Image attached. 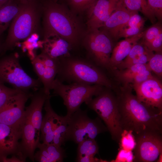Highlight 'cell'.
<instances>
[{"label":"cell","instance_id":"37","mask_svg":"<svg viewBox=\"0 0 162 162\" xmlns=\"http://www.w3.org/2000/svg\"><path fill=\"white\" fill-rule=\"evenodd\" d=\"M145 21V20L139 14L138 12L136 11L131 15L123 28L144 26Z\"/></svg>","mask_w":162,"mask_h":162},{"label":"cell","instance_id":"5","mask_svg":"<svg viewBox=\"0 0 162 162\" xmlns=\"http://www.w3.org/2000/svg\"><path fill=\"white\" fill-rule=\"evenodd\" d=\"M105 123L112 140L119 142L123 131L120 122L117 101L113 91L104 87L100 93L87 104Z\"/></svg>","mask_w":162,"mask_h":162},{"label":"cell","instance_id":"36","mask_svg":"<svg viewBox=\"0 0 162 162\" xmlns=\"http://www.w3.org/2000/svg\"><path fill=\"white\" fill-rule=\"evenodd\" d=\"M134 158L132 151L120 148L116 159L111 161L113 162H132Z\"/></svg>","mask_w":162,"mask_h":162},{"label":"cell","instance_id":"28","mask_svg":"<svg viewBox=\"0 0 162 162\" xmlns=\"http://www.w3.org/2000/svg\"><path fill=\"white\" fill-rule=\"evenodd\" d=\"M148 68L161 80L162 77V51L156 52L146 63Z\"/></svg>","mask_w":162,"mask_h":162},{"label":"cell","instance_id":"21","mask_svg":"<svg viewBox=\"0 0 162 162\" xmlns=\"http://www.w3.org/2000/svg\"><path fill=\"white\" fill-rule=\"evenodd\" d=\"M38 148L39 150L34 154V158L39 162H62L65 157L64 148L53 143L40 142Z\"/></svg>","mask_w":162,"mask_h":162},{"label":"cell","instance_id":"6","mask_svg":"<svg viewBox=\"0 0 162 162\" xmlns=\"http://www.w3.org/2000/svg\"><path fill=\"white\" fill-rule=\"evenodd\" d=\"M98 85H88L77 83L64 84L55 78L52 89L54 94L61 97L66 106L68 117L80 108L83 102L87 104L94 96H97L104 88Z\"/></svg>","mask_w":162,"mask_h":162},{"label":"cell","instance_id":"33","mask_svg":"<svg viewBox=\"0 0 162 162\" xmlns=\"http://www.w3.org/2000/svg\"><path fill=\"white\" fill-rule=\"evenodd\" d=\"M149 51L141 39L134 45L128 56L122 62H128L137 55L146 53Z\"/></svg>","mask_w":162,"mask_h":162},{"label":"cell","instance_id":"8","mask_svg":"<svg viewBox=\"0 0 162 162\" xmlns=\"http://www.w3.org/2000/svg\"><path fill=\"white\" fill-rule=\"evenodd\" d=\"M68 118L66 142L72 141L78 144L85 140L95 139L99 134L108 131L99 117L91 118L87 110L80 108Z\"/></svg>","mask_w":162,"mask_h":162},{"label":"cell","instance_id":"18","mask_svg":"<svg viewBox=\"0 0 162 162\" xmlns=\"http://www.w3.org/2000/svg\"><path fill=\"white\" fill-rule=\"evenodd\" d=\"M50 98L46 100L44 104L46 113L43 118L40 128V141L46 144L53 143L54 132L60 116L52 109L50 102Z\"/></svg>","mask_w":162,"mask_h":162},{"label":"cell","instance_id":"19","mask_svg":"<svg viewBox=\"0 0 162 162\" xmlns=\"http://www.w3.org/2000/svg\"><path fill=\"white\" fill-rule=\"evenodd\" d=\"M144 31L135 35L126 38L117 42L114 46L110 56L109 63L110 74L126 57L134 45L141 39Z\"/></svg>","mask_w":162,"mask_h":162},{"label":"cell","instance_id":"38","mask_svg":"<svg viewBox=\"0 0 162 162\" xmlns=\"http://www.w3.org/2000/svg\"><path fill=\"white\" fill-rule=\"evenodd\" d=\"M144 26L124 28L120 32L118 39L122 38H128L137 35L143 31Z\"/></svg>","mask_w":162,"mask_h":162},{"label":"cell","instance_id":"3","mask_svg":"<svg viewBox=\"0 0 162 162\" xmlns=\"http://www.w3.org/2000/svg\"><path fill=\"white\" fill-rule=\"evenodd\" d=\"M56 78L63 82L98 85L114 91L117 86L104 70L88 59L69 56L58 58Z\"/></svg>","mask_w":162,"mask_h":162},{"label":"cell","instance_id":"2","mask_svg":"<svg viewBox=\"0 0 162 162\" xmlns=\"http://www.w3.org/2000/svg\"><path fill=\"white\" fill-rule=\"evenodd\" d=\"M42 13L44 40L57 36L73 48L80 44L86 32L76 14L65 5L49 2L44 5Z\"/></svg>","mask_w":162,"mask_h":162},{"label":"cell","instance_id":"12","mask_svg":"<svg viewBox=\"0 0 162 162\" xmlns=\"http://www.w3.org/2000/svg\"><path fill=\"white\" fill-rule=\"evenodd\" d=\"M131 84L140 101L162 111V83L161 80L154 76L140 83Z\"/></svg>","mask_w":162,"mask_h":162},{"label":"cell","instance_id":"14","mask_svg":"<svg viewBox=\"0 0 162 162\" xmlns=\"http://www.w3.org/2000/svg\"><path fill=\"white\" fill-rule=\"evenodd\" d=\"M22 125L11 126L0 123V162H3L9 155H17Z\"/></svg>","mask_w":162,"mask_h":162},{"label":"cell","instance_id":"4","mask_svg":"<svg viewBox=\"0 0 162 162\" xmlns=\"http://www.w3.org/2000/svg\"><path fill=\"white\" fill-rule=\"evenodd\" d=\"M41 13L32 1L22 4L20 12L9 27L7 36L3 43L2 55L13 49L18 42L38 32Z\"/></svg>","mask_w":162,"mask_h":162},{"label":"cell","instance_id":"44","mask_svg":"<svg viewBox=\"0 0 162 162\" xmlns=\"http://www.w3.org/2000/svg\"><path fill=\"white\" fill-rule=\"evenodd\" d=\"M162 159V152L159 154L158 158L157 161L158 162H161Z\"/></svg>","mask_w":162,"mask_h":162},{"label":"cell","instance_id":"7","mask_svg":"<svg viewBox=\"0 0 162 162\" xmlns=\"http://www.w3.org/2000/svg\"><path fill=\"white\" fill-rule=\"evenodd\" d=\"M0 82L26 92L35 91L42 84L38 79L29 75L21 66L18 55L12 53L0 58Z\"/></svg>","mask_w":162,"mask_h":162},{"label":"cell","instance_id":"13","mask_svg":"<svg viewBox=\"0 0 162 162\" xmlns=\"http://www.w3.org/2000/svg\"><path fill=\"white\" fill-rule=\"evenodd\" d=\"M40 133L32 125L26 116L22 127V134L16 156L22 162L28 158L34 161V152L40 142Z\"/></svg>","mask_w":162,"mask_h":162},{"label":"cell","instance_id":"43","mask_svg":"<svg viewBox=\"0 0 162 162\" xmlns=\"http://www.w3.org/2000/svg\"><path fill=\"white\" fill-rule=\"evenodd\" d=\"M10 0H0V8Z\"/></svg>","mask_w":162,"mask_h":162},{"label":"cell","instance_id":"30","mask_svg":"<svg viewBox=\"0 0 162 162\" xmlns=\"http://www.w3.org/2000/svg\"><path fill=\"white\" fill-rule=\"evenodd\" d=\"M154 53L153 52L149 51L146 53L137 55L128 62H121L117 66L116 69H123L134 64H146Z\"/></svg>","mask_w":162,"mask_h":162},{"label":"cell","instance_id":"34","mask_svg":"<svg viewBox=\"0 0 162 162\" xmlns=\"http://www.w3.org/2000/svg\"><path fill=\"white\" fill-rule=\"evenodd\" d=\"M148 5L159 21L162 20V0H147Z\"/></svg>","mask_w":162,"mask_h":162},{"label":"cell","instance_id":"46","mask_svg":"<svg viewBox=\"0 0 162 162\" xmlns=\"http://www.w3.org/2000/svg\"><path fill=\"white\" fill-rule=\"evenodd\" d=\"M58 0H53V1L55 2H57Z\"/></svg>","mask_w":162,"mask_h":162},{"label":"cell","instance_id":"39","mask_svg":"<svg viewBox=\"0 0 162 162\" xmlns=\"http://www.w3.org/2000/svg\"><path fill=\"white\" fill-rule=\"evenodd\" d=\"M146 47L151 51L156 52L162 51V32Z\"/></svg>","mask_w":162,"mask_h":162},{"label":"cell","instance_id":"10","mask_svg":"<svg viewBox=\"0 0 162 162\" xmlns=\"http://www.w3.org/2000/svg\"><path fill=\"white\" fill-rule=\"evenodd\" d=\"M134 136L136 144L133 162L157 161L162 152V134L150 132Z\"/></svg>","mask_w":162,"mask_h":162},{"label":"cell","instance_id":"41","mask_svg":"<svg viewBox=\"0 0 162 162\" xmlns=\"http://www.w3.org/2000/svg\"><path fill=\"white\" fill-rule=\"evenodd\" d=\"M4 162H22L19 158L15 155H13L10 158H6L4 160Z\"/></svg>","mask_w":162,"mask_h":162},{"label":"cell","instance_id":"15","mask_svg":"<svg viewBox=\"0 0 162 162\" xmlns=\"http://www.w3.org/2000/svg\"><path fill=\"white\" fill-rule=\"evenodd\" d=\"M121 0H97L87 11L86 23L88 30L99 29L103 26L117 8Z\"/></svg>","mask_w":162,"mask_h":162},{"label":"cell","instance_id":"1","mask_svg":"<svg viewBox=\"0 0 162 162\" xmlns=\"http://www.w3.org/2000/svg\"><path fill=\"white\" fill-rule=\"evenodd\" d=\"M131 84L118 85L115 93L123 130L134 136L147 132L162 134V111L140 101L132 92Z\"/></svg>","mask_w":162,"mask_h":162},{"label":"cell","instance_id":"35","mask_svg":"<svg viewBox=\"0 0 162 162\" xmlns=\"http://www.w3.org/2000/svg\"><path fill=\"white\" fill-rule=\"evenodd\" d=\"M33 69L40 82L42 79L45 68V65L38 55H35L32 60Z\"/></svg>","mask_w":162,"mask_h":162},{"label":"cell","instance_id":"27","mask_svg":"<svg viewBox=\"0 0 162 162\" xmlns=\"http://www.w3.org/2000/svg\"><path fill=\"white\" fill-rule=\"evenodd\" d=\"M97 0H67L70 9L74 13H80L87 11Z\"/></svg>","mask_w":162,"mask_h":162},{"label":"cell","instance_id":"32","mask_svg":"<svg viewBox=\"0 0 162 162\" xmlns=\"http://www.w3.org/2000/svg\"><path fill=\"white\" fill-rule=\"evenodd\" d=\"M21 91L6 86L0 82V110L16 94Z\"/></svg>","mask_w":162,"mask_h":162},{"label":"cell","instance_id":"23","mask_svg":"<svg viewBox=\"0 0 162 162\" xmlns=\"http://www.w3.org/2000/svg\"><path fill=\"white\" fill-rule=\"evenodd\" d=\"M22 4L17 5L10 0L0 8V36L9 27L20 12Z\"/></svg>","mask_w":162,"mask_h":162},{"label":"cell","instance_id":"20","mask_svg":"<svg viewBox=\"0 0 162 162\" xmlns=\"http://www.w3.org/2000/svg\"><path fill=\"white\" fill-rule=\"evenodd\" d=\"M42 51L54 58L70 56L73 48L66 40L57 36L43 40Z\"/></svg>","mask_w":162,"mask_h":162},{"label":"cell","instance_id":"45","mask_svg":"<svg viewBox=\"0 0 162 162\" xmlns=\"http://www.w3.org/2000/svg\"><path fill=\"white\" fill-rule=\"evenodd\" d=\"M21 3L22 4H25L28 2L32 1L33 0H19Z\"/></svg>","mask_w":162,"mask_h":162},{"label":"cell","instance_id":"29","mask_svg":"<svg viewBox=\"0 0 162 162\" xmlns=\"http://www.w3.org/2000/svg\"><path fill=\"white\" fill-rule=\"evenodd\" d=\"M161 23V22L158 21L144 31L141 40L146 46L162 32Z\"/></svg>","mask_w":162,"mask_h":162},{"label":"cell","instance_id":"31","mask_svg":"<svg viewBox=\"0 0 162 162\" xmlns=\"http://www.w3.org/2000/svg\"><path fill=\"white\" fill-rule=\"evenodd\" d=\"M119 142L120 148L133 151L136 144L133 132L131 130H123Z\"/></svg>","mask_w":162,"mask_h":162},{"label":"cell","instance_id":"17","mask_svg":"<svg viewBox=\"0 0 162 162\" xmlns=\"http://www.w3.org/2000/svg\"><path fill=\"white\" fill-rule=\"evenodd\" d=\"M47 94L43 87L40 88L32 94L30 97L31 102L25 107L26 116L36 130L40 133L42 120V110L46 100L51 97Z\"/></svg>","mask_w":162,"mask_h":162},{"label":"cell","instance_id":"40","mask_svg":"<svg viewBox=\"0 0 162 162\" xmlns=\"http://www.w3.org/2000/svg\"><path fill=\"white\" fill-rule=\"evenodd\" d=\"M76 161L79 162H107L106 160L98 159L94 157L91 156H84L76 158Z\"/></svg>","mask_w":162,"mask_h":162},{"label":"cell","instance_id":"42","mask_svg":"<svg viewBox=\"0 0 162 162\" xmlns=\"http://www.w3.org/2000/svg\"><path fill=\"white\" fill-rule=\"evenodd\" d=\"M3 41L0 36V54H2L3 51Z\"/></svg>","mask_w":162,"mask_h":162},{"label":"cell","instance_id":"26","mask_svg":"<svg viewBox=\"0 0 162 162\" xmlns=\"http://www.w3.org/2000/svg\"><path fill=\"white\" fill-rule=\"evenodd\" d=\"M68 118L65 116H60V118L54 131L53 143L58 146L64 144L68 127Z\"/></svg>","mask_w":162,"mask_h":162},{"label":"cell","instance_id":"25","mask_svg":"<svg viewBox=\"0 0 162 162\" xmlns=\"http://www.w3.org/2000/svg\"><path fill=\"white\" fill-rule=\"evenodd\" d=\"M99 147L95 139L84 140L78 144L76 158L84 156L94 157L98 154Z\"/></svg>","mask_w":162,"mask_h":162},{"label":"cell","instance_id":"11","mask_svg":"<svg viewBox=\"0 0 162 162\" xmlns=\"http://www.w3.org/2000/svg\"><path fill=\"white\" fill-rule=\"evenodd\" d=\"M32 93L20 91L0 110V123L11 126H21L26 117L25 104Z\"/></svg>","mask_w":162,"mask_h":162},{"label":"cell","instance_id":"9","mask_svg":"<svg viewBox=\"0 0 162 162\" xmlns=\"http://www.w3.org/2000/svg\"><path fill=\"white\" fill-rule=\"evenodd\" d=\"M82 40L89 60L108 72L111 54L115 44L105 33L98 28L88 30Z\"/></svg>","mask_w":162,"mask_h":162},{"label":"cell","instance_id":"24","mask_svg":"<svg viewBox=\"0 0 162 162\" xmlns=\"http://www.w3.org/2000/svg\"><path fill=\"white\" fill-rule=\"evenodd\" d=\"M126 8L130 11L140 12L147 18L152 24L156 22L157 19L150 9L147 0H122Z\"/></svg>","mask_w":162,"mask_h":162},{"label":"cell","instance_id":"16","mask_svg":"<svg viewBox=\"0 0 162 162\" xmlns=\"http://www.w3.org/2000/svg\"><path fill=\"white\" fill-rule=\"evenodd\" d=\"M135 12L128 10L121 0L116 9L112 12L102 27L99 28L105 33L116 43L120 31Z\"/></svg>","mask_w":162,"mask_h":162},{"label":"cell","instance_id":"22","mask_svg":"<svg viewBox=\"0 0 162 162\" xmlns=\"http://www.w3.org/2000/svg\"><path fill=\"white\" fill-rule=\"evenodd\" d=\"M147 70H150L146 64H137L132 65L123 69H115L112 71L110 74L113 76L114 80L116 81L121 85H123L128 83L131 84L135 76Z\"/></svg>","mask_w":162,"mask_h":162}]
</instances>
